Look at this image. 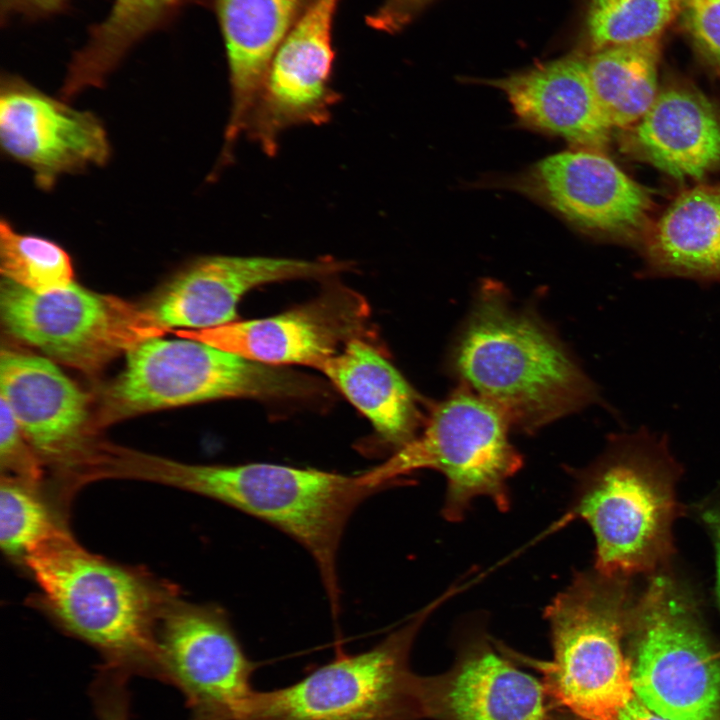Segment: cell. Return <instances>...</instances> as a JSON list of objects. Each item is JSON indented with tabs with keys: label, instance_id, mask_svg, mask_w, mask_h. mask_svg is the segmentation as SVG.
<instances>
[{
	"label": "cell",
	"instance_id": "cell-27",
	"mask_svg": "<svg viewBox=\"0 0 720 720\" xmlns=\"http://www.w3.org/2000/svg\"><path fill=\"white\" fill-rule=\"evenodd\" d=\"M680 0H590L587 34L594 51L655 40Z\"/></svg>",
	"mask_w": 720,
	"mask_h": 720
},
{
	"label": "cell",
	"instance_id": "cell-36",
	"mask_svg": "<svg viewBox=\"0 0 720 720\" xmlns=\"http://www.w3.org/2000/svg\"><path fill=\"white\" fill-rule=\"evenodd\" d=\"M555 720H583L568 712L557 710L555 713Z\"/></svg>",
	"mask_w": 720,
	"mask_h": 720
},
{
	"label": "cell",
	"instance_id": "cell-16",
	"mask_svg": "<svg viewBox=\"0 0 720 720\" xmlns=\"http://www.w3.org/2000/svg\"><path fill=\"white\" fill-rule=\"evenodd\" d=\"M349 266L330 259L205 256L177 273L143 307L164 331L208 329L235 321L239 300L257 286L329 276Z\"/></svg>",
	"mask_w": 720,
	"mask_h": 720
},
{
	"label": "cell",
	"instance_id": "cell-8",
	"mask_svg": "<svg viewBox=\"0 0 720 720\" xmlns=\"http://www.w3.org/2000/svg\"><path fill=\"white\" fill-rule=\"evenodd\" d=\"M698 612L680 585L654 575L634 601L629 630L635 695L670 720H717L720 658L711 647Z\"/></svg>",
	"mask_w": 720,
	"mask_h": 720
},
{
	"label": "cell",
	"instance_id": "cell-14",
	"mask_svg": "<svg viewBox=\"0 0 720 720\" xmlns=\"http://www.w3.org/2000/svg\"><path fill=\"white\" fill-rule=\"evenodd\" d=\"M424 718L433 720H555L542 680L497 653L482 631L466 633L452 667L420 678Z\"/></svg>",
	"mask_w": 720,
	"mask_h": 720
},
{
	"label": "cell",
	"instance_id": "cell-33",
	"mask_svg": "<svg viewBox=\"0 0 720 720\" xmlns=\"http://www.w3.org/2000/svg\"><path fill=\"white\" fill-rule=\"evenodd\" d=\"M70 0H0L2 24L13 18L39 20L63 13Z\"/></svg>",
	"mask_w": 720,
	"mask_h": 720
},
{
	"label": "cell",
	"instance_id": "cell-26",
	"mask_svg": "<svg viewBox=\"0 0 720 720\" xmlns=\"http://www.w3.org/2000/svg\"><path fill=\"white\" fill-rule=\"evenodd\" d=\"M39 486L1 476L0 545L9 558L22 563L37 547L65 530L43 501Z\"/></svg>",
	"mask_w": 720,
	"mask_h": 720
},
{
	"label": "cell",
	"instance_id": "cell-4",
	"mask_svg": "<svg viewBox=\"0 0 720 720\" xmlns=\"http://www.w3.org/2000/svg\"><path fill=\"white\" fill-rule=\"evenodd\" d=\"M679 471L664 437L641 430L615 436L582 475L572 513L595 536L597 572L626 578L669 559Z\"/></svg>",
	"mask_w": 720,
	"mask_h": 720
},
{
	"label": "cell",
	"instance_id": "cell-25",
	"mask_svg": "<svg viewBox=\"0 0 720 720\" xmlns=\"http://www.w3.org/2000/svg\"><path fill=\"white\" fill-rule=\"evenodd\" d=\"M659 57L655 39L601 49L585 59L594 92L612 128L631 127L653 104L659 92Z\"/></svg>",
	"mask_w": 720,
	"mask_h": 720
},
{
	"label": "cell",
	"instance_id": "cell-2",
	"mask_svg": "<svg viewBox=\"0 0 720 720\" xmlns=\"http://www.w3.org/2000/svg\"><path fill=\"white\" fill-rule=\"evenodd\" d=\"M452 363L470 391L509 422L539 428L592 403L597 392L543 322L486 286L456 338Z\"/></svg>",
	"mask_w": 720,
	"mask_h": 720
},
{
	"label": "cell",
	"instance_id": "cell-28",
	"mask_svg": "<svg viewBox=\"0 0 720 720\" xmlns=\"http://www.w3.org/2000/svg\"><path fill=\"white\" fill-rule=\"evenodd\" d=\"M0 271L2 278L37 293L73 281L71 259L64 249L48 239L17 233L4 220L0 223Z\"/></svg>",
	"mask_w": 720,
	"mask_h": 720
},
{
	"label": "cell",
	"instance_id": "cell-5",
	"mask_svg": "<svg viewBox=\"0 0 720 720\" xmlns=\"http://www.w3.org/2000/svg\"><path fill=\"white\" fill-rule=\"evenodd\" d=\"M625 578L595 572L577 574L552 600L551 661L531 660L556 710L583 720H617L635 696L622 640L634 601Z\"/></svg>",
	"mask_w": 720,
	"mask_h": 720
},
{
	"label": "cell",
	"instance_id": "cell-22",
	"mask_svg": "<svg viewBox=\"0 0 720 720\" xmlns=\"http://www.w3.org/2000/svg\"><path fill=\"white\" fill-rule=\"evenodd\" d=\"M646 272L701 282L720 280V185L679 194L642 241Z\"/></svg>",
	"mask_w": 720,
	"mask_h": 720
},
{
	"label": "cell",
	"instance_id": "cell-34",
	"mask_svg": "<svg viewBox=\"0 0 720 720\" xmlns=\"http://www.w3.org/2000/svg\"><path fill=\"white\" fill-rule=\"evenodd\" d=\"M703 520L712 536L716 564V595L720 606V508L708 510Z\"/></svg>",
	"mask_w": 720,
	"mask_h": 720
},
{
	"label": "cell",
	"instance_id": "cell-24",
	"mask_svg": "<svg viewBox=\"0 0 720 720\" xmlns=\"http://www.w3.org/2000/svg\"><path fill=\"white\" fill-rule=\"evenodd\" d=\"M185 0H114L104 19L89 27L84 45L73 53L61 94L69 99L103 86L127 54L147 36L171 24Z\"/></svg>",
	"mask_w": 720,
	"mask_h": 720
},
{
	"label": "cell",
	"instance_id": "cell-13",
	"mask_svg": "<svg viewBox=\"0 0 720 720\" xmlns=\"http://www.w3.org/2000/svg\"><path fill=\"white\" fill-rule=\"evenodd\" d=\"M368 320L364 298L336 285L276 316L202 330L180 329L175 334L267 365L299 364L320 370L349 341L363 338Z\"/></svg>",
	"mask_w": 720,
	"mask_h": 720
},
{
	"label": "cell",
	"instance_id": "cell-3",
	"mask_svg": "<svg viewBox=\"0 0 720 720\" xmlns=\"http://www.w3.org/2000/svg\"><path fill=\"white\" fill-rule=\"evenodd\" d=\"M23 564L56 622L95 648L102 664L159 680L157 627L172 591L86 551L66 530Z\"/></svg>",
	"mask_w": 720,
	"mask_h": 720
},
{
	"label": "cell",
	"instance_id": "cell-32",
	"mask_svg": "<svg viewBox=\"0 0 720 720\" xmlns=\"http://www.w3.org/2000/svg\"><path fill=\"white\" fill-rule=\"evenodd\" d=\"M431 0H385L366 24L374 30L394 34L404 29Z\"/></svg>",
	"mask_w": 720,
	"mask_h": 720
},
{
	"label": "cell",
	"instance_id": "cell-9",
	"mask_svg": "<svg viewBox=\"0 0 720 720\" xmlns=\"http://www.w3.org/2000/svg\"><path fill=\"white\" fill-rule=\"evenodd\" d=\"M509 422L490 403L470 390L452 394L432 412L424 431L384 463L363 472L386 488L403 475L432 469L446 479L442 513L459 521L477 497H487L505 511L508 480L522 459L508 438Z\"/></svg>",
	"mask_w": 720,
	"mask_h": 720
},
{
	"label": "cell",
	"instance_id": "cell-17",
	"mask_svg": "<svg viewBox=\"0 0 720 720\" xmlns=\"http://www.w3.org/2000/svg\"><path fill=\"white\" fill-rule=\"evenodd\" d=\"M0 398L42 462L67 470L93 445L89 396L53 361L2 350Z\"/></svg>",
	"mask_w": 720,
	"mask_h": 720
},
{
	"label": "cell",
	"instance_id": "cell-1",
	"mask_svg": "<svg viewBox=\"0 0 720 720\" xmlns=\"http://www.w3.org/2000/svg\"><path fill=\"white\" fill-rule=\"evenodd\" d=\"M116 478L164 484L219 501L283 531L313 557L331 612L340 608L337 554L346 524L369 496L384 489L363 473L271 463L186 464L127 448L112 461Z\"/></svg>",
	"mask_w": 720,
	"mask_h": 720
},
{
	"label": "cell",
	"instance_id": "cell-30",
	"mask_svg": "<svg viewBox=\"0 0 720 720\" xmlns=\"http://www.w3.org/2000/svg\"><path fill=\"white\" fill-rule=\"evenodd\" d=\"M684 23L700 55L720 72V0H683Z\"/></svg>",
	"mask_w": 720,
	"mask_h": 720
},
{
	"label": "cell",
	"instance_id": "cell-35",
	"mask_svg": "<svg viewBox=\"0 0 720 720\" xmlns=\"http://www.w3.org/2000/svg\"><path fill=\"white\" fill-rule=\"evenodd\" d=\"M617 720H670L644 705L635 695L620 711Z\"/></svg>",
	"mask_w": 720,
	"mask_h": 720
},
{
	"label": "cell",
	"instance_id": "cell-21",
	"mask_svg": "<svg viewBox=\"0 0 720 720\" xmlns=\"http://www.w3.org/2000/svg\"><path fill=\"white\" fill-rule=\"evenodd\" d=\"M222 35L231 90L220 163L232 158L279 45L311 0H205Z\"/></svg>",
	"mask_w": 720,
	"mask_h": 720
},
{
	"label": "cell",
	"instance_id": "cell-12",
	"mask_svg": "<svg viewBox=\"0 0 720 720\" xmlns=\"http://www.w3.org/2000/svg\"><path fill=\"white\" fill-rule=\"evenodd\" d=\"M513 187L592 234L641 242L652 224L649 190L599 150L550 155L516 177Z\"/></svg>",
	"mask_w": 720,
	"mask_h": 720
},
{
	"label": "cell",
	"instance_id": "cell-7",
	"mask_svg": "<svg viewBox=\"0 0 720 720\" xmlns=\"http://www.w3.org/2000/svg\"><path fill=\"white\" fill-rule=\"evenodd\" d=\"M431 607L357 654L338 651L296 683L254 690L239 720H421L420 678L410 669L414 639Z\"/></svg>",
	"mask_w": 720,
	"mask_h": 720
},
{
	"label": "cell",
	"instance_id": "cell-23",
	"mask_svg": "<svg viewBox=\"0 0 720 720\" xmlns=\"http://www.w3.org/2000/svg\"><path fill=\"white\" fill-rule=\"evenodd\" d=\"M397 449L415 437L416 395L410 385L370 343L349 341L320 369Z\"/></svg>",
	"mask_w": 720,
	"mask_h": 720
},
{
	"label": "cell",
	"instance_id": "cell-19",
	"mask_svg": "<svg viewBox=\"0 0 720 720\" xmlns=\"http://www.w3.org/2000/svg\"><path fill=\"white\" fill-rule=\"evenodd\" d=\"M485 82L504 92L518 119L528 127L562 137L577 148L599 150L609 140L613 128L580 56H566Z\"/></svg>",
	"mask_w": 720,
	"mask_h": 720
},
{
	"label": "cell",
	"instance_id": "cell-18",
	"mask_svg": "<svg viewBox=\"0 0 720 720\" xmlns=\"http://www.w3.org/2000/svg\"><path fill=\"white\" fill-rule=\"evenodd\" d=\"M624 150L670 177L720 172V100L695 87L659 90L649 110L623 133Z\"/></svg>",
	"mask_w": 720,
	"mask_h": 720
},
{
	"label": "cell",
	"instance_id": "cell-31",
	"mask_svg": "<svg viewBox=\"0 0 720 720\" xmlns=\"http://www.w3.org/2000/svg\"><path fill=\"white\" fill-rule=\"evenodd\" d=\"M128 673L102 664L89 693L97 720H131Z\"/></svg>",
	"mask_w": 720,
	"mask_h": 720
},
{
	"label": "cell",
	"instance_id": "cell-15",
	"mask_svg": "<svg viewBox=\"0 0 720 720\" xmlns=\"http://www.w3.org/2000/svg\"><path fill=\"white\" fill-rule=\"evenodd\" d=\"M3 150L50 188L64 173L103 165L110 153L105 129L90 112L74 109L16 76L1 80Z\"/></svg>",
	"mask_w": 720,
	"mask_h": 720
},
{
	"label": "cell",
	"instance_id": "cell-29",
	"mask_svg": "<svg viewBox=\"0 0 720 720\" xmlns=\"http://www.w3.org/2000/svg\"><path fill=\"white\" fill-rule=\"evenodd\" d=\"M43 462L25 438L8 404L0 398V464L3 475L40 485Z\"/></svg>",
	"mask_w": 720,
	"mask_h": 720
},
{
	"label": "cell",
	"instance_id": "cell-20",
	"mask_svg": "<svg viewBox=\"0 0 720 720\" xmlns=\"http://www.w3.org/2000/svg\"><path fill=\"white\" fill-rule=\"evenodd\" d=\"M341 0H311L269 65L261 96L276 116L304 122L327 114L341 99L332 86L333 23Z\"/></svg>",
	"mask_w": 720,
	"mask_h": 720
},
{
	"label": "cell",
	"instance_id": "cell-6",
	"mask_svg": "<svg viewBox=\"0 0 720 720\" xmlns=\"http://www.w3.org/2000/svg\"><path fill=\"white\" fill-rule=\"evenodd\" d=\"M316 391L312 379L278 366L194 339L152 337L127 352L125 369L103 394L96 426L203 401L298 398Z\"/></svg>",
	"mask_w": 720,
	"mask_h": 720
},
{
	"label": "cell",
	"instance_id": "cell-11",
	"mask_svg": "<svg viewBox=\"0 0 720 720\" xmlns=\"http://www.w3.org/2000/svg\"><path fill=\"white\" fill-rule=\"evenodd\" d=\"M159 681L182 694L188 720H239L256 668L215 605L171 598L157 627Z\"/></svg>",
	"mask_w": 720,
	"mask_h": 720
},
{
	"label": "cell",
	"instance_id": "cell-10",
	"mask_svg": "<svg viewBox=\"0 0 720 720\" xmlns=\"http://www.w3.org/2000/svg\"><path fill=\"white\" fill-rule=\"evenodd\" d=\"M0 315L10 335L85 373H95L139 342L165 333L143 305L74 281L37 293L2 278Z\"/></svg>",
	"mask_w": 720,
	"mask_h": 720
}]
</instances>
